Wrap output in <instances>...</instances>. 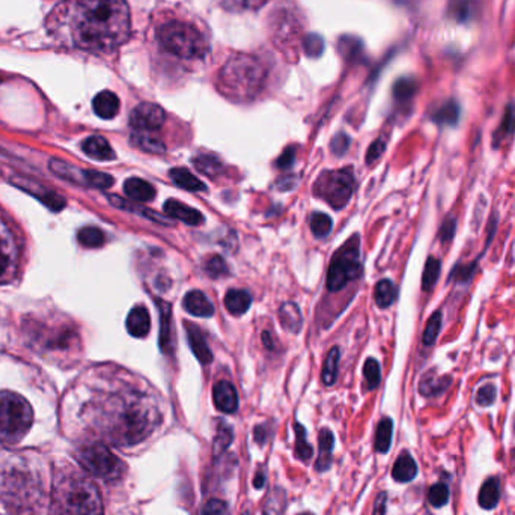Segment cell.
<instances>
[{
    "mask_svg": "<svg viewBox=\"0 0 515 515\" xmlns=\"http://www.w3.org/2000/svg\"><path fill=\"white\" fill-rule=\"evenodd\" d=\"M74 47L109 53L124 44L131 30L126 0H73L58 9Z\"/></svg>",
    "mask_w": 515,
    "mask_h": 515,
    "instance_id": "cell-1",
    "label": "cell"
},
{
    "mask_svg": "<svg viewBox=\"0 0 515 515\" xmlns=\"http://www.w3.org/2000/svg\"><path fill=\"white\" fill-rule=\"evenodd\" d=\"M267 70L255 56L235 53L222 66L217 77L219 91L235 102H248L262 91Z\"/></svg>",
    "mask_w": 515,
    "mask_h": 515,
    "instance_id": "cell-2",
    "label": "cell"
},
{
    "mask_svg": "<svg viewBox=\"0 0 515 515\" xmlns=\"http://www.w3.org/2000/svg\"><path fill=\"white\" fill-rule=\"evenodd\" d=\"M53 515H103V502L94 483L77 472L54 483Z\"/></svg>",
    "mask_w": 515,
    "mask_h": 515,
    "instance_id": "cell-3",
    "label": "cell"
},
{
    "mask_svg": "<svg viewBox=\"0 0 515 515\" xmlns=\"http://www.w3.org/2000/svg\"><path fill=\"white\" fill-rule=\"evenodd\" d=\"M157 40L164 52L181 61H199L208 54L207 37L193 23L169 20L157 29Z\"/></svg>",
    "mask_w": 515,
    "mask_h": 515,
    "instance_id": "cell-4",
    "label": "cell"
},
{
    "mask_svg": "<svg viewBox=\"0 0 515 515\" xmlns=\"http://www.w3.org/2000/svg\"><path fill=\"white\" fill-rule=\"evenodd\" d=\"M155 422L148 408L127 402L110 411L104 422V431L111 442L118 444H134L147 437Z\"/></svg>",
    "mask_w": 515,
    "mask_h": 515,
    "instance_id": "cell-5",
    "label": "cell"
},
{
    "mask_svg": "<svg viewBox=\"0 0 515 515\" xmlns=\"http://www.w3.org/2000/svg\"><path fill=\"white\" fill-rule=\"evenodd\" d=\"M33 423L29 402L14 392H0V442L18 443Z\"/></svg>",
    "mask_w": 515,
    "mask_h": 515,
    "instance_id": "cell-6",
    "label": "cell"
},
{
    "mask_svg": "<svg viewBox=\"0 0 515 515\" xmlns=\"http://www.w3.org/2000/svg\"><path fill=\"white\" fill-rule=\"evenodd\" d=\"M360 268V240L359 235H353L333 256L327 272V288L330 291L342 289L359 277Z\"/></svg>",
    "mask_w": 515,
    "mask_h": 515,
    "instance_id": "cell-7",
    "label": "cell"
},
{
    "mask_svg": "<svg viewBox=\"0 0 515 515\" xmlns=\"http://www.w3.org/2000/svg\"><path fill=\"white\" fill-rule=\"evenodd\" d=\"M0 495L8 507L23 509V507H32L38 502L40 488L30 472L14 467L5 472L0 479Z\"/></svg>",
    "mask_w": 515,
    "mask_h": 515,
    "instance_id": "cell-8",
    "label": "cell"
},
{
    "mask_svg": "<svg viewBox=\"0 0 515 515\" xmlns=\"http://www.w3.org/2000/svg\"><path fill=\"white\" fill-rule=\"evenodd\" d=\"M77 460L87 473L103 480H118L126 472L124 463L99 443L82 446L77 451Z\"/></svg>",
    "mask_w": 515,
    "mask_h": 515,
    "instance_id": "cell-9",
    "label": "cell"
},
{
    "mask_svg": "<svg viewBox=\"0 0 515 515\" xmlns=\"http://www.w3.org/2000/svg\"><path fill=\"white\" fill-rule=\"evenodd\" d=\"M354 192V176L351 169L330 171L320 175L313 186V193L333 207L341 210L350 202Z\"/></svg>",
    "mask_w": 515,
    "mask_h": 515,
    "instance_id": "cell-10",
    "label": "cell"
},
{
    "mask_svg": "<svg viewBox=\"0 0 515 515\" xmlns=\"http://www.w3.org/2000/svg\"><path fill=\"white\" fill-rule=\"evenodd\" d=\"M273 33H274L273 38L277 46H282L281 49L285 50L297 49L300 25L297 18L291 13H288V11L281 9L276 14L273 20Z\"/></svg>",
    "mask_w": 515,
    "mask_h": 515,
    "instance_id": "cell-11",
    "label": "cell"
},
{
    "mask_svg": "<svg viewBox=\"0 0 515 515\" xmlns=\"http://www.w3.org/2000/svg\"><path fill=\"white\" fill-rule=\"evenodd\" d=\"M166 121L164 110L154 103H142L134 107L130 115V126L139 131H155L162 128Z\"/></svg>",
    "mask_w": 515,
    "mask_h": 515,
    "instance_id": "cell-12",
    "label": "cell"
},
{
    "mask_svg": "<svg viewBox=\"0 0 515 515\" xmlns=\"http://www.w3.org/2000/svg\"><path fill=\"white\" fill-rule=\"evenodd\" d=\"M164 212L169 217L181 220V222L187 223V225H192V226L202 225V223H204L202 212H199L198 210L188 207V205L180 202V200H175V199L166 200V202H164Z\"/></svg>",
    "mask_w": 515,
    "mask_h": 515,
    "instance_id": "cell-13",
    "label": "cell"
},
{
    "mask_svg": "<svg viewBox=\"0 0 515 515\" xmlns=\"http://www.w3.org/2000/svg\"><path fill=\"white\" fill-rule=\"evenodd\" d=\"M212 399L223 413H235L238 408V395L229 382H219L212 387Z\"/></svg>",
    "mask_w": 515,
    "mask_h": 515,
    "instance_id": "cell-14",
    "label": "cell"
},
{
    "mask_svg": "<svg viewBox=\"0 0 515 515\" xmlns=\"http://www.w3.org/2000/svg\"><path fill=\"white\" fill-rule=\"evenodd\" d=\"M186 329H187V338H188L190 349H192L193 354L196 356V359L202 365L211 363L212 362V353H211L210 346L205 341L204 333L200 332V329L196 327L195 324H192V322H187Z\"/></svg>",
    "mask_w": 515,
    "mask_h": 515,
    "instance_id": "cell-15",
    "label": "cell"
},
{
    "mask_svg": "<svg viewBox=\"0 0 515 515\" xmlns=\"http://www.w3.org/2000/svg\"><path fill=\"white\" fill-rule=\"evenodd\" d=\"M157 310L160 317V333H159V345L163 353H171L172 345V309L171 305L164 300H157Z\"/></svg>",
    "mask_w": 515,
    "mask_h": 515,
    "instance_id": "cell-16",
    "label": "cell"
},
{
    "mask_svg": "<svg viewBox=\"0 0 515 515\" xmlns=\"http://www.w3.org/2000/svg\"><path fill=\"white\" fill-rule=\"evenodd\" d=\"M127 330L134 338H145L151 330V318L150 312L145 306L133 308L127 317Z\"/></svg>",
    "mask_w": 515,
    "mask_h": 515,
    "instance_id": "cell-17",
    "label": "cell"
},
{
    "mask_svg": "<svg viewBox=\"0 0 515 515\" xmlns=\"http://www.w3.org/2000/svg\"><path fill=\"white\" fill-rule=\"evenodd\" d=\"M183 306L193 317L210 318L214 315V306L210 303V300L200 291H190L183 300Z\"/></svg>",
    "mask_w": 515,
    "mask_h": 515,
    "instance_id": "cell-18",
    "label": "cell"
},
{
    "mask_svg": "<svg viewBox=\"0 0 515 515\" xmlns=\"http://www.w3.org/2000/svg\"><path fill=\"white\" fill-rule=\"evenodd\" d=\"M92 107L97 116L102 119H111L118 115L121 103L116 94L111 91H103L94 98Z\"/></svg>",
    "mask_w": 515,
    "mask_h": 515,
    "instance_id": "cell-19",
    "label": "cell"
},
{
    "mask_svg": "<svg viewBox=\"0 0 515 515\" xmlns=\"http://www.w3.org/2000/svg\"><path fill=\"white\" fill-rule=\"evenodd\" d=\"M83 152L91 157L94 160H99V162H109L115 159V151L111 150L110 143L102 138V136H91L87 138L83 145Z\"/></svg>",
    "mask_w": 515,
    "mask_h": 515,
    "instance_id": "cell-20",
    "label": "cell"
},
{
    "mask_svg": "<svg viewBox=\"0 0 515 515\" xmlns=\"http://www.w3.org/2000/svg\"><path fill=\"white\" fill-rule=\"evenodd\" d=\"M131 143L133 147L139 148L140 151L150 154H163L166 151L164 143L157 136L155 131H139L133 130L131 133Z\"/></svg>",
    "mask_w": 515,
    "mask_h": 515,
    "instance_id": "cell-21",
    "label": "cell"
},
{
    "mask_svg": "<svg viewBox=\"0 0 515 515\" xmlns=\"http://www.w3.org/2000/svg\"><path fill=\"white\" fill-rule=\"evenodd\" d=\"M126 195L133 199L139 200V202H148L155 198V188L148 181L140 180V178H128L124 183Z\"/></svg>",
    "mask_w": 515,
    "mask_h": 515,
    "instance_id": "cell-22",
    "label": "cell"
},
{
    "mask_svg": "<svg viewBox=\"0 0 515 515\" xmlns=\"http://www.w3.org/2000/svg\"><path fill=\"white\" fill-rule=\"evenodd\" d=\"M169 178L174 184H176L183 190H187V192H205L207 190V186L192 172L184 169V167H175V169H171Z\"/></svg>",
    "mask_w": 515,
    "mask_h": 515,
    "instance_id": "cell-23",
    "label": "cell"
},
{
    "mask_svg": "<svg viewBox=\"0 0 515 515\" xmlns=\"http://www.w3.org/2000/svg\"><path fill=\"white\" fill-rule=\"evenodd\" d=\"M252 305V297L244 289H229L225 296V306L229 313L240 317L249 310Z\"/></svg>",
    "mask_w": 515,
    "mask_h": 515,
    "instance_id": "cell-24",
    "label": "cell"
},
{
    "mask_svg": "<svg viewBox=\"0 0 515 515\" xmlns=\"http://www.w3.org/2000/svg\"><path fill=\"white\" fill-rule=\"evenodd\" d=\"M418 475L416 461L408 454H401L396 460L394 470H392V476L398 483H410Z\"/></svg>",
    "mask_w": 515,
    "mask_h": 515,
    "instance_id": "cell-25",
    "label": "cell"
},
{
    "mask_svg": "<svg viewBox=\"0 0 515 515\" xmlns=\"http://www.w3.org/2000/svg\"><path fill=\"white\" fill-rule=\"evenodd\" d=\"M279 321H281L282 327L291 333H297L301 329V312L296 303H284L279 309Z\"/></svg>",
    "mask_w": 515,
    "mask_h": 515,
    "instance_id": "cell-26",
    "label": "cell"
},
{
    "mask_svg": "<svg viewBox=\"0 0 515 515\" xmlns=\"http://www.w3.org/2000/svg\"><path fill=\"white\" fill-rule=\"evenodd\" d=\"M333 444H334L333 432L327 428L321 430V432H320V455H318V460L315 463V468L318 470V472H326V470L330 467Z\"/></svg>",
    "mask_w": 515,
    "mask_h": 515,
    "instance_id": "cell-27",
    "label": "cell"
},
{
    "mask_svg": "<svg viewBox=\"0 0 515 515\" xmlns=\"http://www.w3.org/2000/svg\"><path fill=\"white\" fill-rule=\"evenodd\" d=\"M451 383H452V380L449 377H437L432 372H430L422 378L419 389L423 396H437V395L443 394V392L449 387Z\"/></svg>",
    "mask_w": 515,
    "mask_h": 515,
    "instance_id": "cell-28",
    "label": "cell"
},
{
    "mask_svg": "<svg viewBox=\"0 0 515 515\" xmlns=\"http://www.w3.org/2000/svg\"><path fill=\"white\" fill-rule=\"evenodd\" d=\"M110 202L116 205L118 208H122V210H127V211H131V212H136V214H140L143 217H147L155 223H162V225H169V220H167L164 216H160L157 214V212L154 211H150L148 208H145L142 205H136L130 202V200H126V199H119L118 196H110Z\"/></svg>",
    "mask_w": 515,
    "mask_h": 515,
    "instance_id": "cell-29",
    "label": "cell"
},
{
    "mask_svg": "<svg viewBox=\"0 0 515 515\" xmlns=\"http://www.w3.org/2000/svg\"><path fill=\"white\" fill-rule=\"evenodd\" d=\"M458 118H460V106H458V103H455L454 99H449V102L442 104L432 115L434 122H437L440 126H449V127L456 126Z\"/></svg>",
    "mask_w": 515,
    "mask_h": 515,
    "instance_id": "cell-30",
    "label": "cell"
},
{
    "mask_svg": "<svg viewBox=\"0 0 515 515\" xmlns=\"http://www.w3.org/2000/svg\"><path fill=\"white\" fill-rule=\"evenodd\" d=\"M499 499H500L499 483L496 479H488L479 491V497H478L479 505L484 509H492L497 505Z\"/></svg>",
    "mask_w": 515,
    "mask_h": 515,
    "instance_id": "cell-31",
    "label": "cell"
},
{
    "mask_svg": "<svg viewBox=\"0 0 515 515\" xmlns=\"http://www.w3.org/2000/svg\"><path fill=\"white\" fill-rule=\"evenodd\" d=\"M193 163H195V167L200 174H204V175L211 176V178H216L223 171L222 162L217 159V157L210 155V154H202V155L195 157Z\"/></svg>",
    "mask_w": 515,
    "mask_h": 515,
    "instance_id": "cell-32",
    "label": "cell"
},
{
    "mask_svg": "<svg viewBox=\"0 0 515 515\" xmlns=\"http://www.w3.org/2000/svg\"><path fill=\"white\" fill-rule=\"evenodd\" d=\"M374 297H375V303L378 308H389L392 303H394L396 298V288L395 285L392 284L387 279H383L375 285L374 289Z\"/></svg>",
    "mask_w": 515,
    "mask_h": 515,
    "instance_id": "cell-33",
    "label": "cell"
},
{
    "mask_svg": "<svg viewBox=\"0 0 515 515\" xmlns=\"http://www.w3.org/2000/svg\"><path fill=\"white\" fill-rule=\"evenodd\" d=\"M515 131V107L511 104L507 107L505 115H503L502 124L495 134V147H500L502 142L509 139Z\"/></svg>",
    "mask_w": 515,
    "mask_h": 515,
    "instance_id": "cell-34",
    "label": "cell"
},
{
    "mask_svg": "<svg viewBox=\"0 0 515 515\" xmlns=\"http://www.w3.org/2000/svg\"><path fill=\"white\" fill-rule=\"evenodd\" d=\"M77 240L82 246H85V248L95 249V248H102V246L106 243V235L102 229H98L95 226H86L78 231Z\"/></svg>",
    "mask_w": 515,
    "mask_h": 515,
    "instance_id": "cell-35",
    "label": "cell"
},
{
    "mask_svg": "<svg viewBox=\"0 0 515 515\" xmlns=\"http://www.w3.org/2000/svg\"><path fill=\"white\" fill-rule=\"evenodd\" d=\"M392 430H394V423L389 418H384L378 423L377 434H375V449L380 454H386L390 449L392 443Z\"/></svg>",
    "mask_w": 515,
    "mask_h": 515,
    "instance_id": "cell-36",
    "label": "cell"
},
{
    "mask_svg": "<svg viewBox=\"0 0 515 515\" xmlns=\"http://www.w3.org/2000/svg\"><path fill=\"white\" fill-rule=\"evenodd\" d=\"M339 349L338 346H333L329 351L326 362H324L322 368V382L324 384L332 386L336 382V377H338V363H339Z\"/></svg>",
    "mask_w": 515,
    "mask_h": 515,
    "instance_id": "cell-37",
    "label": "cell"
},
{
    "mask_svg": "<svg viewBox=\"0 0 515 515\" xmlns=\"http://www.w3.org/2000/svg\"><path fill=\"white\" fill-rule=\"evenodd\" d=\"M440 268H442V264L437 258H432V256L428 258L427 264H425L423 274H422V289L425 291V293L431 291L434 288L435 282L439 281Z\"/></svg>",
    "mask_w": 515,
    "mask_h": 515,
    "instance_id": "cell-38",
    "label": "cell"
},
{
    "mask_svg": "<svg viewBox=\"0 0 515 515\" xmlns=\"http://www.w3.org/2000/svg\"><path fill=\"white\" fill-rule=\"evenodd\" d=\"M234 439V431L229 427L226 422H220L217 427V434L214 437V446H212V452H214V456L222 455L225 452L228 447L231 446Z\"/></svg>",
    "mask_w": 515,
    "mask_h": 515,
    "instance_id": "cell-39",
    "label": "cell"
},
{
    "mask_svg": "<svg viewBox=\"0 0 515 515\" xmlns=\"http://www.w3.org/2000/svg\"><path fill=\"white\" fill-rule=\"evenodd\" d=\"M294 430H296V454L300 458V460H309L313 454L312 446L308 443L306 440V430L301 423H294Z\"/></svg>",
    "mask_w": 515,
    "mask_h": 515,
    "instance_id": "cell-40",
    "label": "cell"
},
{
    "mask_svg": "<svg viewBox=\"0 0 515 515\" xmlns=\"http://www.w3.org/2000/svg\"><path fill=\"white\" fill-rule=\"evenodd\" d=\"M204 270L212 279H219V277L229 274V267H228L226 261L219 255L208 258L204 264Z\"/></svg>",
    "mask_w": 515,
    "mask_h": 515,
    "instance_id": "cell-41",
    "label": "cell"
},
{
    "mask_svg": "<svg viewBox=\"0 0 515 515\" xmlns=\"http://www.w3.org/2000/svg\"><path fill=\"white\" fill-rule=\"evenodd\" d=\"M219 2L225 9L234 11V13H243V11L260 9L265 5L267 0H219Z\"/></svg>",
    "mask_w": 515,
    "mask_h": 515,
    "instance_id": "cell-42",
    "label": "cell"
},
{
    "mask_svg": "<svg viewBox=\"0 0 515 515\" xmlns=\"http://www.w3.org/2000/svg\"><path fill=\"white\" fill-rule=\"evenodd\" d=\"M332 219L327 214H324V212H313L310 217V229L315 237H326L332 229Z\"/></svg>",
    "mask_w": 515,
    "mask_h": 515,
    "instance_id": "cell-43",
    "label": "cell"
},
{
    "mask_svg": "<svg viewBox=\"0 0 515 515\" xmlns=\"http://www.w3.org/2000/svg\"><path fill=\"white\" fill-rule=\"evenodd\" d=\"M440 327H442V312H434L427 322V327H425L422 342L425 345H432L440 333Z\"/></svg>",
    "mask_w": 515,
    "mask_h": 515,
    "instance_id": "cell-44",
    "label": "cell"
},
{
    "mask_svg": "<svg viewBox=\"0 0 515 515\" xmlns=\"http://www.w3.org/2000/svg\"><path fill=\"white\" fill-rule=\"evenodd\" d=\"M363 374L366 380L368 390H374L378 387L380 380H382V369H380V363L375 359H368L363 368Z\"/></svg>",
    "mask_w": 515,
    "mask_h": 515,
    "instance_id": "cell-45",
    "label": "cell"
},
{
    "mask_svg": "<svg viewBox=\"0 0 515 515\" xmlns=\"http://www.w3.org/2000/svg\"><path fill=\"white\" fill-rule=\"evenodd\" d=\"M86 186L94 188H109L114 186V176L98 171H86Z\"/></svg>",
    "mask_w": 515,
    "mask_h": 515,
    "instance_id": "cell-46",
    "label": "cell"
},
{
    "mask_svg": "<svg viewBox=\"0 0 515 515\" xmlns=\"http://www.w3.org/2000/svg\"><path fill=\"white\" fill-rule=\"evenodd\" d=\"M447 500H449V488L444 484H435L434 487H431L428 492V502L432 507L440 508L446 505Z\"/></svg>",
    "mask_w": 515,
    "mask_h": 515,
    "instance_id": "cell-47",
    "label": "cell"
},
{
    "mask_svg": "<svg viewBox=\"0 0 515 515\" xmlns=\"http://www.w3.org/2000/svg\"><path fill=\"white\" fill-rule=\"evenodd\" d=\"M11 261H13V256H11L9 246H6V241L0 237V279L9 273Z\"/></svg>",
    "mask_w": 515,
    "mask_h": 515,
    "instance_id": "cell-48",
    "label": "cell"
},
{
    "mask_svg": "<svg viewBox=\"0 0 515 515\" xmlns=\"http://www.w3.org/2000/svg\"><path fill=\"white\" fill-rule=\"evenodd\" d=\"M495 399H496V387L492 384H485L478 390V394H476L478 406H483V407L491 406L492 402H495Z\"/></svg>",
    "mask_w": 515,
    "mask_h": 515,
    "instance_id": "cell-49",
    "label": "cell"
},
{
    "mask_svg": "<svg viewBox=\"0 0 515 515\" xmlns=\"http://www.w3.org/2000/svg\"><path fill=\"white\" fill-rule=\"evenodd\" d=\"M226 502L220 499H210L202 508V515H226Z\"/></svg>",
    "mask_w": 515,
    "mask_h": 515,
    "instance_id": "cell-50",
    "label": "cell"
},
{
    "mask_svg": "<svg viewBox=\"0 0 515 515\" xmlns=\"http://www.w3.org/2000/svg\"><path fill=\"white\" fill-rule=\"evenodd\" d=\"M324 49V42L318 35H308L305 38V50L309 56H318L322 53Z\"/></svg>",
    "mask_w": 515,
    "mask_h": 515,
    "instance_id": "cell-51",
    "label": "cell"
},
{
    "mask_svg": "<svg viewBox=\"0 0 515 515\" xmlns=\"http://www.w3.org/2000/svg\"><path fill=\"white\" fill-rule=\"evenodd\" d=\"M330 147H332V152L334 155H342L350 147V138L346 136V134H336L332 140Z\"/></svg>",
    "mask_w": 515,
    "mask_h": 515,
    "instance_id": "cell-52",
    "label": "cell"
},
{
    "mask_svg": "<svg viewBox=\"0 0 515 515\" xmlns=\"http://www.w3.org/2000/svg\"><path fill=\"white\" fill-rule=\"evenodd\" d=\"M384 148H386V142L383 139H377L371 147H369L368 150V154H366V163L368 164H372L375 160H378L380 157L383 155L384 152Z\"/></svg>",
    "mask_w": 515,
    "mask_h": 515,
    "instance_id": "cell-53",
    "label": "cell"
},
{
    "mask_svg": "<svg viewBox=\"0 0 515 515\" xmlns=\"http://www.w3.org/2000/svg\"><path fill=\"white\" fill-rule=\"evenodd\" d=\"M455 228H456V222L455 219L449 217L444 223L443 226L440 229V240L443 243H449L452 238H454V234H455Z\"/></svg>",
    "mask_w": 515,
    "mask_h": 515,
    "instance_id": "cell-54",
    "label": "cell"
},
{
    "mask_svg": "<svg viewBox=\"0 0 515 515\" xmlns=\"http://www.w3.org/2000/svg\"><path fill=\"white\" fill-rule=\"evenodd\" d=\"M294 160H296V148H286V151L277 159L276 166L279 169H289V167L294 164Z\"/></svg>",
    "mask_w": 515,
    "mask_h": 515,
    "instance_id": "cell-55",
    "label": "cell"
},
{
    "mask_svg": "<svg viewBox=\"0 0 515 515\" xmlns=\"http://www.w3.org/2000/svg\"><path fill=\"white\" fill-rule=\"evenodd\" d=\"M414 86L411 82H399L395 87V97L399 99H407L413 95Z\"/></svg>",
    "mask_w": 515,
    "mask_h": 515,
    "instance_id": "cell-56",
    "label": "cell"
},
{
    "mask_svg": "<svg viewBox=\"0 0 515 515\" xmlns=\"http://www.w3.org/2000/svg\"><path fill=\"white\" fill-rule=\"evenodd\" d=\"M386 499H387L386 492H382V495H380V496L377 497V500H375V505H374V512H372V515H384V512H386Z\"/></svg>",
    "mask_w": 515,
    "mask_h": 515,
    "instance_id": "cell-57",
    "label": "cell"
},
{
    "mask_svg": "<svg viewBox=\"0 0 515 515\" xmlns=\"http://www.w3.org/2000/svg\"><path fill=\"white\" fill-rule=\"evenodd\" d=\"M265 484V475L262 470H258V473L255 475V480H253V485L255 488H262Z\"/></svg>",
    "mask_w": 515,
    "mask_h": 515,
    "instance_id": "cell-58",
    "label": "cell"
},
{
    "mask_svg": "<svg viewBox=\"0 0 515 515\" xmlns=\"http://www.w3.org/2000/svg\"><path fill=\"white\" fill-rule=\"evenodd\" d=\"M294 183H296L294 176H288V178H281V180L277 181V186L281 187L282 184H288V190H289V188H293V187H294Z\"/></svg>",
    "mask_w": 515,
    "mask_h": 515,
    "instance_id": "cell-59",
    "label": "cell"
},
{
    "mask_svg": "<svg viewBox=\"0 0 515 515\" xmlns=\"http://www.w3.org/2000/svg\"><path fill=\"white\" fill-rule=\"evenodd\" d=\"M255 439H256V442L264 443V428L262 427L255 428Z\"/></svg>",
    "mask_w": 515,
    "mask_h": 515,
    "instance_id": "cell-60",
    "label": "cell"
},
{
    "mask_svg": "<svg viewBox=\"0 0 515 515\" xmlns=\"http://www.w3.org/2000/svg\"><path fill=\"white\" fill-rule=\"evenodd\" d=\"M298 515H313L312 512H303V514H298Z\"/></svg>",
    "mask_w": 515,
    "mask_h": 515,
    "instance_id": "cell-61",
    "label": "cell"
},
{
    "mask_svg": "<svg viewBox=\"0 0 515 515\" xmlns=\"http://www.w3.org/2000/svg\"><path fill=\"white\" fill-rule=\"evenodd\" d=\"M241 515H250V512H249V511H246V512H243Z\"/></svg>",
    "mask_w": 515,
    "mask_h": 515,
    "instance_id": "cell-62",
    "label": "cell"
}]
</instances>
